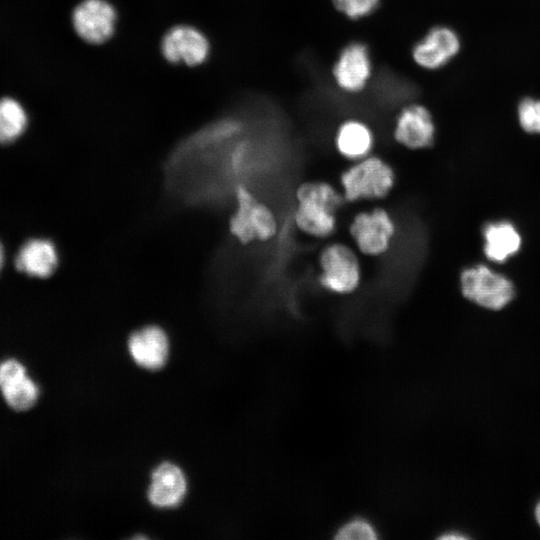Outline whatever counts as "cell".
Wrapping results in <instances>:
<instances>
[{
	"instance_id": "30bf717a",
	"label": "cell",
	"mask_w": 540,
	"mask_h": 540,
	"mask_svg": "<svg viewBox=\"0 0 540 540\" xmlns=\"http://www.w3.org/2000/svg\"><path fill=\"white\" fill-rule=\"evenodd\" d=\"M435 124L429 110L420 104H411L397 116L393 135L397 143L410 150L430 147L435 140Z\"/></svg>"
},
{
	"instance_id": "9c48e42d",
	"label": "cell",
	"mask_w": 540,
	"mask_h": 540,
	"mask_svg": "<svg viewBox=\"0 0 540 540\" xmlns=\"http://www.w3.org/2000/svg\"><path fill=\"white\" fill-rule=\"evenodd\" d=\"M161 51L170 63L196 66L207 59L210 44L206 36L197 28L177 25L163 36Z\"/></svg>"
},
{
	"instance_id": "7402d4cb",
	"label": "cell",
	"mask_w": 540,
	"mask_h": 540,
	"mask_svg": "<svg viewBox=\"0 0 540 540\" xmlns=\"http://www.w3.org/2000/svg\"><path fill=\"white\" fill-rule=\"evenodd\" d=\"M380 0H332L335 8L350 19H360L371 14Z\"/></svg>"
},
{
	"instance_id": "277c9868",
	"label": "cell",
	"mask_w": 540,
	"mask_h": 540,
	"mask_svg": "<svg viewBox=\"0 0 540 540\" xmlns=\"http://www.w3.org/2000/svg\"><path fill=\"white\" fill-rule=\"evenodd\" d=\"M395 184L393 166L374 154L351 162L339 177V188L348 203L383 200L390 195Z\"/></svg>"
},
{
	"instance_id": "8fae6325",
	"label": "cell",
	"mask_w": 540,
	"mask_h": 540,
	"mask_svg": "<svg viewBox=\"0 0 540 540\" xmlns=\"http://www.w3.org/2000/svg\"><path fill=\"white\" fill-rule=\"evenodd\" d=\"M371 73L369 51L361 42H352L345 46L333 67V77L337 86L349 93L363 90Z\"/></svg>"
},
{
	"instance_id": "5bb4252c",
	"label": "cell",
	"mask_w": 540,
	"mask_h": 540,
	"mask_svg": "<svg viewBox=\"0 0 540 540\" xmlns=\"http://www.w3.org/2000/svg\"><path fill=\"white\" fill-rule=\"evenodd\" d=\"M128 351L133 361L140 367L157 370L168 358L169 339L161 327L147 325L130 335Z\"/></svg>"
},
{
	"instance_id": "4fadbf2b",
	"label": "cell",
	"mask_w": 540,
	"mask_h": 540,
	"mask_svg": "<svg viewBox=\"0 0 540 540\" xmlns=\"http://www.w3.org/2000/svg\"><path fill=\"white\" fill-rule=\"evenodd\" d=\"M460 41L450 28H432L412 49L414 62L425 69H438L449 62L459 51Z\"/></svg>"
},
{
	"instance_id": "9a60e30c",
	"label": "cell",
	"mask_w": 540,
	"mask_h": 540,
	"mask_svg": "<svg viewBox=\"0 0 540 540\" xmlns=\"http://www.w3.org/2000/svg\"><path fill=\"white\" fill-rule=\"evenodd\" d=\"M187 491L183 471L175 464L165 462L151 474L148 499L158 508H172L180 504Z\"/></svg>"
},
{
	"instance_id": "3957f363",
	"label": "cell",
	"mask_w": 540,
	"mask_h": 540,
	"mask_svg": "<svg viewBox=\"0 0 540 540\" xmlns=\"http://www.w3.org/2000/svg\"><path fill=\"white\" fill-rule=\"evenodd\" d=\"M278 230L273 208L249 187L239 186L234 193L228 239L240 246L265 244L275 238Z\"/></svg>"
},
{
	"instance_id": "52a82bcc",
	"label": "cell",
	"mask_w": 540,
	"mask_h": 540,
	"mask_svg": "<svg viewBox=\"0 0 540 540\" xmlns=\"http://www.w3.org/2000/svg\"><path fill=\"white\" fill-rule=\"evenodd\" d=\"M460 286L465 298L492 310L502 309L515 296L513 283L485 265L463 270L460 275Z\"/></svg>"
},
{
	"instance_id": "ffe728a7",
	"label": "cell",
	"mask_w": 540,
	"mask_h": 540,
	"mask_svg": "<svg viewBox=\"0 0 540 540\" xmlns=\"http://www.w3.org/2000/svg\"><path fill=\"white\" fill-rule=\"evenodd\" d=\"M337 539H376L378 537L375 527L365 518L355 517L344 523L336 532Z\"/></svg>"
},
{
	"instance_id": "ba28073f",
	"label": "cell",
	"mask_w": 540,
	"mask_h": 540,
	"mask_svg": "<svg viewBox=\"0 0 540 540\" xmlns=\"http://www.w3.org/2000/svg\"><path fill=\"white\" fill-rule=\"evenodd\" d=\"M116 10L106 0H83L72 13L73 27L84 41L101 44L114 33Z\"/></svg>"
},
{
	"instance_id": "2e32d148",
	"label": "cell",
	"mask_w": 540,
	"mask_h": 540,
	"mask_svg": "<svg viewBox=\"0 0 540 540\" xmlns=\"http://www.w3.org/2000/svg\"><path fill=\"white\" fill-rule=\"evenodd\" d=\"M59 255L54 243L44 238L26 241L19 249L15 266L18 271L32 277L46 278L58 267Z\"/></svg>"
},
{
	"instance_id": "5b68a950",
	"label": "cell",
	"mask_w": 540,
	"mask_h": 540,
	"mask_svg": "<svg viewBox=\"0 0 540 540\" xmlns=\"http://www.w3.org/2000/svg\"><path fill=\"white\" fill-rule=\"evenodd\" d=\"M318 283L327 292L344 296L354 293L362 281L359 253L344 242L326 244L318 256Z\"/></svg>"
},
{
	"instance_id": "44dd1931",
	"label": "cell",
	"mask_w": 540,
	"mask_h": 540,
	"mask_svg": "<svg viewBox=\"0 0 540 540\" xmlns=\"http://www.w3.org/2000/svg\"><path fill=\"white\" fill-rule=\"evenodd\" d=\"M522 128L529 133H540V100L526 98L518 106Z\"/></svg>"
},
{
	"instance_id": "e0dca14e",
	"label": "cell",
	"mask_w": 540,
	"mask_h": 540,
	"mask_svg": "<svg viewBox=\"0 0 540 540\" xmlns=\"http://www.w3.org/2000/svg\"><path fill=\"white\" fill-rule=\"evenodd\" d=\"M374 141L371 128L366 123L356 119H350L340 124L334 137L336 151L350 163L372 154Z\"/></svg>"
},
{
	"instance_id": "d6986e66",
	"label": "cell",
	"mask_w": 540,
	"mask_h": 540,
	"mask_svg": "<svg viewBox=\"0 0 540 540\" xmlns=\"http://www.w3.org/2000/svg\"><path fill=\"white\" fill-rule=\"evenodd\" d=\"M27 123V114L18 101L0 99V144L17 140L26 130Z\"/></svg>"
},
{
	"instance_id": "d4e9b609",
	"label": "cell",
	"mask_w": 540,
	"mask_h": 540,
	"mask_svg": "<svg viewBox=\"0 0 540 540\" xmlns=\"http://www.w3.org/2000/svg\"><path fill=\"white\" fill-rule=\"evenodd\" d=\"M535 516H536V520H537L538 524L540 525V501L536 506Z\"/></svg>"
},
{
	"instance_id": "7c38bea8",
	"label": "cell",
	"mask_w": 540,
	"mask_h": 540,
	"mask_svg": "<svg viewBox=\"0 0 540 540\" xmlns=\"http://www.w3.org/2000/svg\"><path fill=\"white\" fill-rule=\"evenodd\" d=\"M0 391L6 403L15 411L32 408L39 397V387L16 359L0 363Z\"/></svg>"
},
{
	"instance_id": "cb8c5ba5",
	"label": "cell",
	"mask_w": 540,
	"mask_h": 540,
	"mask_svg": "<svg viewBox=\"0 0 540 540\" xmlns=\"http://www.w3.org/2000/svg\"><path fill=\"white\" fill-rule=\"evenodd\" d=\"M4 259H5L4 249H3L2 244L0 243V271H1L2 267H3Z\"/></svg>"
},
{
	"instance_id": "603a6c76",
	"label": "cell",
	"mask_w": 540,
	"mask_h": 540,
	"mask_svg": "<svg viewBox=\"0 0 540 540\" xmlns=\"http://www.w3.org/2000/svg\"><path fill=\"white\" fill-rule=\"evenodd\" d=\"M442 539H465L466 537L461 535V534H447V535H443L441 536Z\"/></svg>"
},
{
	"instance_id": "ac0fdd59",
	"label": "cell",
	"mask_w": 540,
	"mask_h": 540,
	"mask_svg": "<svg viewBox=\"0 0 540 540\" xmlns=\"http://www.w3.org/2000/svg\"><path fill=\"white\" fill-rule=\"evenodd\" d=\"M484 253L494 262L502 263L515 255L521 246V237L508 221L488 223L483 228Z\"/></svg>"
},
{
	"instance_id": "7a4b0ae2",
	"label": "cell",
	"mask_w": 540,
	"mask_h": 540,
	"mask_svg": "<svg viewBox=\"0 0 540 540\" xmlns=\"http://www.w3.org/2000/svg\"><path fill=\"white\" fill-rule=\"evenodd\" d=\"M295 227L302 234L326 239L338 227L337 212L345 203L340 188L324 180L302 182L295 191Z\"/></svg>"
},
{
	"instance_id": "6da1fadb",
	"label": "cell",
	"mask_w": 540,
	"mask_h": 540,
	"mask_svg": "<svg viewBox=\"0 0 540 540\" xmlns=\"http://www.w3.org/2000/svg\"><path fill=\"white\" fill-rule=\"evenodd\" d=\"M260 139L239 113L218 117L182 138L162 167L164 196L186 211L232 208L239 186L253 191L263 174Z\"/></svg>"
},
{
	"instance_id": "8992f818",
	"label": "cell",
	"mask_w": 540,
	"mask_h": 540,
	"mask_svg": "<svg viewBox=\"0 0 540 540\" xmlns=\"http://www.w3.org/2000/svg\"><path fill=\"white\" fill-rule=\"evenodd\" d=\"M397 226L392 214L382 206L357 212L349 222L348 233L359 254L379 257L390 249Z\"/></svg>"
}]
</instances>
